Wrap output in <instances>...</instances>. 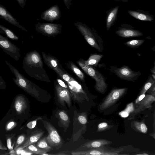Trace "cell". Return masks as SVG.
Segmentation results:
<instances>
[{
  "label": "cell",
  "mask_w": 155,
  "mask_h": 155,
  "mask_svg": "<svg viewBox=\"0 0 155 155\" xmlns=\"http://www.w3.org/2000/svg\"><path fill=\"white\" fill-rule=\"evenodd\" d=\"M22 64L23 69L30 77L42 81L51 82L44 68L41 57L36 51L27 53L23 59Z\"/></svg>",
  "instance_id": "1"
},
{
  "label": "cell",
  "mask_w": 155,
  "mask_h": 155,
  "mask_svg": "<svg viewBox=\"0 0 155 155\" xmlns=\"http://www.w3.org/2000/svg\"><path fill=\"white\" fill-rule=\"evenodd\" d=\"M10 70L13 73L15 78H13L14 83L26 92L36 99L40 98L41 89L24 77L15 67L8 61H5Z\"/></svg>",
  "instance_id": "2"
},
{
  "label": "cell",
  "mask_w": 155,
  "mask_h": 155,
  "mask_svg": "<svg viewBox=\"0 0 155 155\" xmlns=\"http://www.w3.org/2000/svg\"><path fill=\"white\" fill-rule=\"evenodd\" d=\"M65 71L64 70L61 78L67 83L73 100L79 102H82L84 99L87 100L86 93L81 84L76 79Z\"/></svg>",
  "instance_id": "3"
},
{
  "label": "cell",
  "mask_w": 155,
  "mask_h": 155,
  "mask_svg": "<svg viewBox=\"0 0 155 155\" xmlns=\"http://www.w3.org/2000/svg\"><path fill=\"white\" fill-rule=\"evenodd\" d=\"M74 25L89 45L99 51H102V42L99 39L100 37L95 30L80 21H77Z\"/></svg>",
  "instance_id": "4"
},
{
  "label": "cell",
  "mask_w": 155,
  "mask_h": 155,
  "mask_svg": "<svg viewBox=\"0 0 155 155\" xmlns=\"http://www.w3.org/2000/svg\"><path fill=\"white\" fill-rule=\"evenodd\" d=\"M77 62L85 72L95 80L96 90L101 93L104 92L107 88L104 77L94 67L86 65L84 59H80Z\"/></svg>",
  "instance_id": "5"
},
{
  "label": "cell",
  "mask_w": 155,
  "mask_h": 155,
  "mask_svg": "<svg viewBox=\"0 0 155 155\" xmlns=\"http://www.w3.org/2000/svg\"><path fill=\"white\" fill-rule=\"evenodd\" d=\"M43 123L48 133L46 137L48 144L51 147L58 149L62 145V141L57 130L49 122L43 121Z\"/></svg>",
  "instance_id": "6"
},
{
  "label": "cell",
  "mask_w": 155,
  "mask_h": 155,
  "mask_svg": "<svg viewBox=\"0 0 155 155\" xmlns=\"http://www.w3.org/2000/svg\"><path fill=\"white\" fill-rule=\"evenodd\" d=\"M62 27L60 24L38 22L35 25V30L44 35L54 37L61 33Z\"/></svg>",
  "instance_id": "7"
},
{
  "label": "cell",
  "mask_w": 155,
  "mask_h": 155,
  "mask_svg": "<svg viewBox=\"0 0 155 155\" xmlns=\"http://www.w3.org/2000/svg\"><path fill=\"white\" fill-rule=\"evenodd\" d=\"M0 48L6 54L16 61L21 57L20 49L7 38L0 34Z\"/></svg>",
  "instance_id": "8"
},
{
  "label": "cell",
  "mask_w": 155,
  "mask_h": 155,
  "mask_svg": "<svg viewBox=\"0 0 155 155\" xmlns=\"http://www.w3.org/2000/svg\"><path fill=\"white\" fill-rule=\"evenodd\" d=\"M127 88H115L112 89L101 104L100 109H106L114 104L125 93Z\"/></svg>",
  "instance_id": "9"
},
{
  "label": "cell",
  "mask_w": 155,
  "mask_h": 155,
  "mask_svg": "<svg viewBox=\"0 0 155 155\" xmlns=\"http://www.w3.org/2000/svg\"><path fill=\"white\" fill-rule=\"evenodd\" d=\"M55 89L58 102L63 106H65V103L68 107H70L72 96L68 87L66 88L61 86L56 80L55 81Z\"/></svg>",
  "instance_id": "10"
},
{
  "label": "cell",
  "mask_w": 155,
  "mask_h": 155,
  "mask_svg": "<svg viewBox=\"0 0 155 155\" xmlns=\"http://www.w3.org/2000/svg\"><path fill=\"white\" fill-rule=\"evenodd\" d=\"M114 70L113 72L118 77L129 81H134L141 75L140 72L133 71L126 66H123L120 68H116Z\"/></svg>",
  "instance_id": "11"
},
{
  "label": "cell",
  "mask_w": 155,
  "mask_h": 155,
  "mask_svg": "<svg viewBox=\"0 0 155 155\" xmlns=\"http://www.w3.org/2000/svg\"><path fill=\"white\" fill-rule=\"evenodd\" d=\"M119 36L123 38H130L142 36L143 34L138 30L135 29L134 27L127 24H123L118 27L116 31Z\"/></svg>",
  "instance_id": "12"
},
{
  "label": "cell",
  "mask_w": 155,
  "mask_h": 155,
  "mask_svg": "<svg viewBox=\"0 0 155 155\" xmlns=\"http://www.w3.org/2000/svg\"><path fill=\"white\" fill-rule=\"evenodd\" d=\"M42 58L45 64L51 69L53 70L60 77H61L64 70L58 59L50 54L42 52Z\"/></svg>",
  "instance_id": "13"
},
{
  "label": "cell",
  "mask_w": 155,
  "mask_h": 155,
  "mask_svg": "<svg viewBox=\"0 0 155 155\" xmlns=\"http://www.w3.org/2000/svg\"><path fill=\"white\" fill-rule=\"evenodd\" d=\"M122 150L120 149L111 151L101 147L86 150L73 151L70 153L72 155H118Z\"/></svg>",
  "instance_id": "14"
},
{
  "label": "cell",
  "mask_w": 155,
  "mask_h": 155,
  "mask_svg": "<svg viewBox=\"0 0 155 155\" xmlns=\"http://www.w3.org/2000/svg\"><path fill=\"white\" fill-rule=\"evenodd\" d=\"M61 16L60 10L57 5L51 7L41 14L42 20L51 22L59 19Z\"/></svg>",
  "instance_id": "15"
},
{
  "label": "cell",
  "mask_w": 155,
  "mask_h": 155,
  "mask_svg": "<svg viewBox=\"0 0 155 155\" xmlns=\"http://www.w3.org/2000/svg\"><path fill=\"white\" fill-rule=\"evenodd\" d=\"M0 17L14 26L18 27L21 30L27 31V30L21 25L16 19L3 5L0 4Z\"/></svg>",
  "instance_id": "16"
},
{
  "label": "cell",
  "mask_w": 155,
  "mask_h": 155,
  "mask_svg": "<svg viewBox=\"0 0 155 155\" xmlns=\"http://www.w3.org/2000/svg\"><path fill=\"white\" fill-rule=\"evenodd\" d=\"M128 12L134 18L141 21H151L154 19L153 15L150 14L148 12L142 10H129Z\"/></svg>",
  "instance_id": "17"
},
{
  "label": "cell",
  "mask_w": 155,
  "mask_h": 155,
  "mask_svg": "<svg viewBox=\"0 0 155 155\" xmlns=\"http://www.w3.org/2000/svg\"><path fill=\"white\" fill-rule=\"evenodd\" d=\"M119 8V6H117L106 12V27L107 31L110 30L116 20Z\"/></svg>",
  "instance_id": "18"
},
{
  "label": "cell",
  "mask_w": 155,
  "mask_h": 155,
  "mask_svg": "<svg viewBox=\"0 0 155 155\" xmlns=\"http://www.w3.org/2000/svg\"><path fill=\"white\" fill-rule=\"evenodd\" d=\"M44 133V131L35 132L31 134L25 140L23 143L17 148L23 149L28 146L37 142Z\"/></svg>",
  "instance_id": "19"
},
{
  "label": "cell",
  "mask_w": 155,
  "mask_h": 155,
  "mask_svg": "<svg viewBox=\"0 0 155 155\" xmlns=\"http://www.w3.org/2000/svg\"><path fill=\"white\" fill-rule=\"evenodd\" d=\"M112 142L107 140L100 139L94 140L87 142L81 145L78 149L87 148L94 149L102 147L104 145L110 144Z\"/></svg>",
  "instance_id": "20"
},
{
  "label": "cell",
  "mask_w": 155,
  "mask_h": 155,
  "mask_svg": "<svg viewBox=\"0 0 155 155\" xmlns=\"http://www.w3.org/2000/svg\"><path fill=\"white\" fill-rule=\"evenodd\" d=\"M14 107L18 114L22 113L27 107L25 97L21 95L17 96L15 99Z\"/></svg>",
  "instance_id": "21"
},
{
  "label": "cell",
  "mask_w": 155,
  "mask_h": 155,
  "mask_svg": "<svg viewBox=\"0 0 155 155\" xmlns=\"http://www.w3.org/2000/svg\"><path fill=\"white\" fill-rule=\"evenodd\" d=\"M67 67L71 70L81 81L84 82V75L82 71L72 61H68L66 64Z\"/></svg>",
  "instance_id": "22"
},
{
  "label": "cell",
  "mask_w": 155,
  "mask_h": 155,
  "mask_svg": "<svg viewBox=\"0 0 155 155\" xmlns=\"http://www.w3.org/2000/svg\"><path fill=\"white\" fill-rule=\"evenodd\" d=\"M103 56L101 54H92L87 60H84V61L86 65L96 66Z\"/></svg>",
  "instance_id": "23"
},
{
  "label": "cell",
  "mask_w": 155,
  "mask_h": 155,
  "mask_svg": "<svg viewBox=\"0 0 155 155\" xmlns=\"http://www.w3.org/2000/svg\"><path fill=\"white\" fill-rule=\"evenodd\" d=\"M58 116L61 124L67 128L69 125L70 120L65 111L59 110L58 112Z\"/></svg>",
  "instance_id": "24"
},
{
  "label": "cell",
  "mask_w": 155,
  "mask_h": 155,
  "mask_svg": "<svg viewBox=\"0 0 155 155\" xmlns=\"http://www.w3.org/2000/svg\"><path fill=\"white\" fill-rule=\"evenodd\" d=\"M0 33L5 34L8 38L13 40L18 41L19 39V37L10 29L0 24Z\"/></svg>",
  "instance_id": "25"
},
{
  "label": "cell",
  "mask_w": 155,
  "mask_h": 155,
  "mask_svg": "<svg viewBox=\"0 0 155 155\" xmlns=\"http://www.w3.org/2000/svg\"><path fill=\"white\" fill-rule=\"evenodd\" d=\"M25 151L31 153H35L40 155H45L47 151L39 148L33 144H31L23 149Z\"/></svg>",
  "instance_id": "26"
},
{
  "label": "cell",
  "mask_w": 155,
  "mask_h": 155,
  "mask_svg": "<svg viewBox=\"0 0 155 155\" xmlns=\"http://www.w3.org/2000/svg\"><path fill=\"white\" fill-rule=\"evenodd\" d=\"M36 146L43 150L49 151L52 150V147L48 143L46 137L39 140L36 144Z\"/></svg>",
  "instance_id": "27"
},
{
  "label": "cell",
  "mask_w": 155,
  "mask_h": 155,
  "mask_svg": "<svg viewBox=\"0 0 155 155\" xmlns=\"http://www.w3.org/2000/svg\"><path fill=\"white\" fill-rule=\"evenodd\" d=\"M144 41V40H133L125 42L124 43V44L130 48H135L139 47L141 45Z\"/></svg>",
  "instance_id": "28"
},
{
  "label": "cell",
  "mask_w": 155,
  "mask_h": 155,
  "mask_svg": "<svg viewBox=\"0 0 155 155\" xmlns=\"http://www.w3.org/2000/svg\"><path fill=\"white\" fill-rule=\"evenodd\" d=\"M134 110L133 104L132 103L128 104L125 109L119 113V114L123 117H128L129 114L133 111Z\"/></svg>",
  "instance_id": "29"
},
{
  "label": "cell",
  "mask_w": 155,
  "mask_h": 155,
  "mask_svg": "<svg viewBox=\"0 0 155 155\" xmlns=\"http://www.w3.org/2000/svg\"><path fill=\"white\" fill-rule=\"evenodd\" d=\"M148 80L141 90V94H145L146 92L150 88L151 86L155 83V80L151 76L149 77Z\"/></svg>",
  "instance_id": "30"
},
{
  "label": "cell",
  "mask_w": 155,
  "mask_h": 155,
  "mask_svg": "<svg viewBox=\"0 0 155 155\" xmlns=\"http://www.w3.org/2000/svg\"><path fill=\"white\" fill-rule=\"evenodd\" d=\"M134 125L136 128L139 131L143 133H146L147 130V128L144 123L137 121H134Z\"/></svg>",
  "instance_id": "31"
},
{
  "label": "cell",
  "mask_w": 155,
  "mask_h": 155,
  "mask_svg": "<svg viewBox=\"0 0 155 155\" xmlns=\"http://www.w3.org/2000/svg\"><path fill=\"white\" fill-rule=\"evenodd\" d=\"M15 135V134H11L8 135L6 137L7 147L8 149L10 150H13L15 145V143H12V141Z\"/></svg>",
  "instance_id": "32"
},
{
  "label": "cell",
  "mask_w": 155,
  "mask_h": 155,
  "mask_svg": "<svg viewBox=\"0 0 155 155\" xmlns=\"http://www.w3.org/2000/svg\"><path fill=\"white\" fill-rule=\"evenodd\" d=\"M25 139V136L24 134H21L18 137L14 147V150H15L24 142Z\"/></svg>",
  "instance_id": "33"
},
{
  "label": "cell",
  "mask_w": 155,
  "mask_h": 155,
  "mask_svg": "<svg viewBox=\"0 0 155 155\" xmlns=\"http://www.w3.org/2000/svg\"><path fill=\"white\" fill-rule=\"evenodd\" d=\"M78 120L81 124H86L87 121L86 114L84 113L79 114L78 116Z\"/></svg>",
  "instance_id": "34"
},
{
  "label": "cell",
  "mask_w": 155,
  "mask_h": 155,
  "mask_svg": "<svg viewBox=\"0 0 155 155\" xmlns=\"http://www.w3.org/2000/svg\"><path fill=\"white\" fill-rule=\"evenodd\" d=\"M42 118L41 117H38L35 120L29 122L27 125V127L29 128L32 129L35 126L37 121L39 120H41Z\"/></svg>",
  "instance_id": "35"
},
{
  "label": "cell",
  "mask_w": 155,
  "mask_h": 155,
  "mask_svg": "<svg viewBox=\"0 0 155 155\" xmlns=\"http://www.w3.org/2000/svg\"><path fill=\"white\" fill-rule=\"evenodd\" d=\"M16 125L17 124L15 121H10L7 124L5 127V130L6 131L10 130L14 128Z\"/></svg>",
  "instance_id": "36"
},
{
  "label": "cell",
  "mask_w": 155,
  "mask_h": 155,
  "mask_svg": "<svg viewBox=\"0 0 155 155\" xmlns=\"http://www.w3.org/2000/svg\"><path fill=\"white\" fill-rule=\"evenodd\" d=\"M108 126L107 123L102 122L99 124L98 126L97 130L99 131H103L108 127Z\"/></svg>",
  "instance_id": "37"
},
{
  "label": "cell",
  "mask_w": 155,
  "mask_h": 155,
  "mask_svg": "<svg viewBox=\"0 0 155 155\" xmlns=\"http://www.w3.org/2000/svg\"><path fill=\"white\" fill-rule=\"evenodd\" d=\"M6 83L1 76H0V89H5L6 88Z\"/></svg>",
  "instance_id": "38"
},
{
  "label": "cell",
  "mask_w": 155,
  "mask_h": 155,
  "mask_svg": "<svg viewBox=\"0 0 155 155\" xmlns=\"http://www.w3.org/2000/svg\"><path fill=\"white\" fill-rule=\"evenodd\" d=\"M63 1L67 8L68 9H69L70 6L71 4L72 0H63Z\"/></svg>",
  "instance_id": "39"
},
{
  "label": "cell",
  "mask_w": 155,
  "mask_h": 155,
  "mask_svg": "<svg viewBox=\"0 0 155 155\" xmlns=\"http://www.w3.org/2000/svg\"><path fill=\"white\" fill-rule=\"evenodd\" d=\"M19 5L22 8H24L26 0H16Z\"/></svg>",
  "instance_id": "40"
},
{
  "label": "cell",
  "mask_w": 155,
  "mask_h": 155,
  "mask_svg": "<svg viewBox=\"0 0 155 155\" xmlns=\"http://www.w3.org/2000/svg\"><path fill=\"white\" fill-rule=\"evenodd\" d=\"M145 97V94H141L137 99L135 102L136 103H138L142 100Z\"/></svg>",
  "instance_id": "41"
},
{
  "label": "cell",
  "mask_w": 155,
  "mask_h": 155,
  "mask_svg": "<svg viewBox=\"0 0 155 155\" xmlns=\"http://www.w3.org/2000/svg\"><path fill=\"white\" fill-rule=\"evenodd\" d=\"M7 148L3 145L2 143L0 140V149L2 150H7Z\"/></svg>",
  "instance_id": "42"
},
{
  "label": "cell",
  "mask_w": 155,
  "mask_h": 155,
  "mask_svg": "<svg viewBox=\"0 0 155 155\" xmlns=\"http://www.w3.org/2000/svg\"><path fill=\"white\" fill-rule=\"evenodd\" d=\"M151 72L152 73V74H155V66H154V67L153 68V69H152L151 70Z\"/></svg>",
  "instance_id": "43"
},
{
  "label": "cell",
  "mask_w": 155,
  "mask_h": 155,
  "mask_svg": "<svg viewBox=\"0 0 155 155\" xmlns=\"http://www.w3.org/2000/svg\"><path fill=\"white\" fill-rule=\"evenodd\" d=\"M116 1H120L124 2H126L128 1V0H115Z\"/></svg>",
  "instance_id": "44"
},
{
  "label": "cell",
  "mask_w": 155,
  "mask_h": 155,
  "mask_svg": "<svg viewBox=\"0 0 155 155\" xmlns=\"http://www.w3.org/2000/svg\"><path fill=\"white\" fill-rule=\"evenodd\" d=\"M152 76L153 78V79L155 80V74H152Z\"/></svg>",
  "instance_id": "45"
},
{
  "label": "cell",
  "mask_w": 155,
  "mask_h": 155,
  "mask_svg": "<svg viewBox=\"0 0 155 155\" xmlns=\"http://www.w3.org/2000/svg\"><path fill=\"white\" fill-rule=\"evenodd\" d=\"M137 155H148V154H147V153H143V154H137Z\"/></svg>",
  "instance_id": "46"
},
{
  "label": "cell",
  "mask_w": 155,
  "mask_h": 155,
  "mask_svg": "<svg viewBox=\"0 0 155 155\" xmlns=\"http://www.w3.org/2000/svg\"></svg>",
  "instance_id": "47"
}]
</instances>
